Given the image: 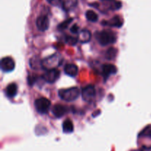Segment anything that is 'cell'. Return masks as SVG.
<instances>
[{
    "label": "cell",
    "instance_id": "6da1fadb",
    "mask_svg": "<svg viewBox=\"0 0 151 151\" xmlns=\"http://www.w3.org/2000/svg\"><path fill=\"white\" fill-rule=\"evenodd\" d=\"M97 39L102 46H106L116 42V36L111 30H103L97 33Z\"/></svg>",
    "mask_w": 151,
    "mask_h": 151
},
{
    "label": "cell",
    "instance_id": "7a4b0ae2",
    "mask_svg": "<svg viewBox=\"0 0 151 151\" xmlns=\"http://www.w3.org/2000/svg\"><path fill=\"white\" fill-rule=\"evenodd\" d=\"M60 99L66 102H72L79 97L80 90L78 87H73L68 89H61L58 91Z\"/></svg>",
    "mask_w": 151,
    "mask_h": 151
},
{
    "label": "cell",
    "instance_id": "3957f363",
    "mask_svg": "<svg viewBox=\"0 0 151 151\" xmlns=\"http://www.w3.org/2000/svg\"><path fill=\"white\" fill-rule=\"evenodd\" d=\"M51 106V102L45 97H41L36 99L35 102V107L38 113L41 114H45L48 112Z\"/></svg>",
    "mask_w": 151,
    "mask_h": 151
},
{
    "label": "cell",
    "instance_id": "277c9868",
    "mask_svg": "<svg viewBox=\"0 0 151 151\" xmlns=\"http://www.w3.org/2000/svg\"><path fill=\"white\" fill-rule=\"evenodd\" d=\"M96 90L93 85H88L82 90V98L85 102H91L95 98Z\"/></svg>",
    "mask_w": 151,
    "mask_h": 151
},
{
    "label": "cell",
    "instance_id": "5b68a950",
    "mask_svg": "<svg viewBox=\"0 0 151 151\" xmlns=\"http://www.w3.org/2000/svg\"><path fill=\"white\" fill-rule=\"evenodd\" d=\"M60 77V71L56 68L48 70L43 75V78L49 83H54Z\"/></svg>",
    "mask_w": 151,
    "mask_h": 151
},
{
    "label": "cell",
    "instance_id": "8992f818",
    "mask_svg": "<svg viewBox=\"0 0 151 151\" xmlns=\"http://www.w3.org/2000/svg\"><path fill=\"white\" fill-rule=\"evenodd\" d=\"M1 69L4 72H10L15 68V62L11 57H4L1 60Z\"/></svg>",
    "mask_w": 151,
    "mask_h": 151
},
{
    "label": "cell",
    "instance_id": "52a82bcc",
    "mask_svg": "<svg viewBox=\"0 0 151 151\" xmlns=\"http://www.w3.org/2000/svg\"><path fill=\"white\" fill-rule=\"evenodd\" d=\"M41 62H42V67L45 69H53L59 65V57L52 56L51 57L47 58Z\"/></svg>",
    "mask_w": 151,
    "mask_h": 151
},
{
    "label": "cell",
    "instance_id": "ba28073f",
    "mask_svg": "<svg viewBox=\"0 0 151 151\" xmlns=\"http://www.w3.org/2000/svg\"><path fill=\"white\" fill-rule=\"evenodd\" d=\"M36 26L41 31L47 30L50 26V21L47 16H40L36 19Z\"/></svg>",
    "mask_w": 151,
    "mask_h": 151
},
{
    "label": "cell",
    "instance_id": "9c48e42d",
    "mask_svg": "<svg viewBox=\"0 0 151 151\" xmlns=\"http://www.w3.org/2000/svg\"><path fill=\"white\" fill-rule=\"evenodd\" d=\"M117 72V68L115 65L111 64H105L102 68V73L105 80L107 79L111 74H115Z\"/></svg>",
    "mask_w": 151,
    "mask_h": 151
},
{
    "label": "cell",
    "instance_id": "30bf717a",
    "mask_svg": "<svg viewBox=\"0 0 151 151\" xmlns=\"http://www.w3.org/2000/svg\"><path fill=\"white\" fill-rule=\"evenodd\" d=\"M103 25H107L109 27H116V28H120L123 25V21L119 16H115L109 21H103Z\"/></svg>",
    "mask_w": 151,
    "mask_h": 151
},
{
    "label": "cell",
    "instance_id": "8fae6325",
    "mask_svg": "<svg viewBox=\"0 0 151 151\" xmlns=\"http://www.w3.org/2000/svg\"><path fill=\"white\" fill-rule=\"evenodd\" d=\"M66 113H67V108L62 105L57 104V105H54L52 108V113L58 118H60L64 115Z\"/></svg>",
    "mask_w": 151,
    "mask_h": 151
},
{
    "label": "cell",
    "instance_id": "7c38bea8",
    "mask_svg": "<svg viewBox=\"0 0 151 151\" xmlns=\"http://www.w3.org/2000/svg\"><path fill=\"white\" fill-rule=\"evenodd\" d=\"M64 72L69 76H76L78 73V68L74 64H67L64 68Z\"/></svg>",
    "mask_w": 151,
    "mask_h": 151
},
{
    "label": "cell",
    "instance_id": "4fadbf2b",
    "mask_svg": "<svg viewBox=\"0 0 151 151\" xmlns=\"http://www.w3.org/2000/svg\"><path fill=\"white\" fill-rule=\"evenodd\" d=\"M78 38L81 43H87L91 40V33L88 30H83L78 33Z\"/></svg>",
    "mask_w": 151,
    "mask_h": 151
},
{
    "label": "cell",
    "instance_id": "5bb4252c",
    "mask_svg": "<svg viewBox=\"0 0 151 151\" xmlns=\"http://www.w3.org/2000/svg\"><path fill=\"white\" fill-rule=\"evenodd\" d=\"M61 4L63 8L65 10L69 11L76 7L78 4V0H61Z\"/></svg>",
    "mask_w": 151,
    "mask_h": 151
},
{
    "label": "cell",
    "instance_id": "9a60e30c",
    "mask_svg": "<svg viewBox=\"0 0 151 151\" xmlns=\"http://www.w3.org/2000/svg\"><path fill=\"white\" fill-rule=\"evenodd\" d=\"M17 93V85L15 83H11L8 84L6 87V95L7 97L13 98Z\"/></svg>",
    "mask_w": 151,
    "mask_h": 151
},
{
    "label": "cell",
    "instance_id": "2e32d148",
    "mask_svg": "<svg viewBox=\"0 0 151 151\" xmlns=\"http://www.w3.org/2000/svg\"><path fill=\"white\" fill-rule=\"evenodd\" d=\"M63 130L66 133H70L73 132L74 124L70 119H66L63 121Z\"/></svg>",
    "mask_w": 151,
    "mask_h": 151
},
{
    "label": "cell",
    "instance_id": "e0dca14e",
    "mask_svg": "<svg viewBox=\"0 0 151 151\" xmlns=\"http://www.w3.org/2000/svg\"><path fill=\"white\" fill-rule=\"evenodd\" d=\"M116 55H117V50L114 47H110L106 50L105 57L108 60H112V59H114L116 58Z\"/></svg>",
    "mask_w": 151,
    "mask_h": 151
},
{
    "label": "cell",
    "instance_id": "ac0fdd59",
    "mask_svg": "<svg viewBox=\"0 0 151 151\" xmlns=\"http://www.w3.org/2000/svg\"><path fill=\"white\" fill-rule=\"evenodd\" d=\"M86 19L88 21L92 22H95L98 20V16H97V14L95 12L91 10H87L86 13Z\"/></svg>",
    "mask_w": 151,
    "mask_h": 151
},
{
    "label": "cell",
    "instance_id": "d6986e66",
    "mask_svg": "<svg viewBox=\"0 0 151 151\" xmlns=\"http://www.w3.org/2000/svg\"><path fill=\"white\" fill-rule=\"evenodd\" d=\"M139 136H142V137L151 138V125H148L147 127H146L140 133Z\"/></svg>",
    "mask_w": 151,
    "mask_h": 151
},
{
    "label": "cell",
    "instance_id": "ffe728a7",
    "mask_svg": "<svg viewBox=\"0 0 151 151\" xmlns=\"http://www.w3.org/2000/svg\"><path fill=\"white\" fill-rule=\"evenodd\" d=\"M78 41V37H73V36H66V42L67 44H70V45H75Z\"/></svg>",
    "mask_w": 151,
    "mask_h": 151
},
{
    "label": "cell",
    "instance_id": "44dd1931",
    "mask_svg": "<svg viewBox=\"0 0 151 151\" xmlns=\"http://www.w3.org/2000/svg\"><path fill=\"white\" fill-rule=\"evenodd\" d=\"M72 20H73L72 19H67V20L63 22L61 24H60V25H58V29L64 30V29H66V28H67V27L69 26V24L72 22Z\"/></svg>",
    "mask_w": 151,
    "mask_h": 151
},
{
    "label": "cell",
    "instance_id": "7402d4cb",
    "mask_svg": "<svg viewBox=\"0 0 151 151\" xmlns=\"http://www.w3.org/2000/svg\"><path fill=\"white\" fill-rule=\"evenodd\" d=\"M78 30H79V28H78V26L77 25H74L70 29L71 32H72V33H75V34L78 33Z\"/></svg>",
    "mask_w": 151,
    "mask_h": 151
},
{
    "label": "cell",
    "instance_id": "603a6c76",
    "mask_svg": "<svg viewBox=\"0 0 151 151\" xmlns=\"http://www.w3.org/2000/svg\"><path fill=\"white\" fill-rule=\"evenodd\" d=\"M50 4H51L52 5H58L59 3H61V0H47Z\"/></svg>",
    "mask_w": 151,
    "mask_h": 151
},
{
    "label": "cell",
    "instance_id": "cb8c5ba5",
    "mask_svg": "<svg viewBox=\"0 0 151 151\" xmlns=\"http://www.w3.org/2000/svg\"><path fill=\"white\" fill-rule=\"evenodd\" d=\"M133 151H151V146H144L142 147V148L139 150H133Z\"/></svg>",
    "mask_w": 151,
    "mask_h": 151
},
{
    "label": "cell",
    "instance_id": "d4e9b609",
    "mask_svg": "<svg viewBox=\"0 0 151 151\" xmlns=\"http://www.w3.org/2000/svg\"><path fill=\"white\" fill-rule=\"evenodd\" d=\"M101 1H112V0H101Z\"/></svg>",
    "mask_w": 151,
    "mask_h": 151
}]
</instances>
